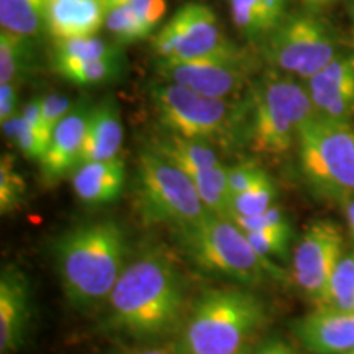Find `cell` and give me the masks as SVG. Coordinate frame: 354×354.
<instances>
[{
    "instance_id": "25",
    "label": "cell",
    "mask_w": 354,
    "mask_h": 354,
    "mask_svg": "<svg viewBox=\"0 0 354 354\" xmlns=\"http://www.w3.org/2000/svg\"><path fill=\"white\" fill-rule=\"evenodd\" d=\"M277 189L269 174L261 179L258 184L245 192L232 198V218L233 216H256L276 205Z\"/></svg>"
},
{
    "instance_id": "45",
    "label": "cell",
    "mask_w": 354,
    "mask_h": 354,
    "mask_svg": "<svg viewBox=\"0 0 354 354\" xmlns=\"http://www.w3.org/2000/svg\"><path fill=\"white\" fill-rule=\"evenodd\" d=\"M344 354H354V349H351V351H348V353H344Z\"/></svg>"
},
{
    "instance_id": "42",
    "label": "cell",
    "mask_w": 354,
    "mask_h": 354,
    "mask_svg": "<svg viewBox=\"0 0 354 354\" xmlns=\"http://www.w3.org/2000/svg\"><path fill=\"white\" fill-rule=\"evenodd\" d=\"M128 0H107L109 3V8H113V7H120V6H125Z\"/></svg>"
},
{
    "instance_id": "32",
    "label": "cell",
    "mask_w": 354,
    "mask_h": 354,
    "mask_svg": "<svg viewBox=\"0 0 354 354\" xmlns=\"http://www.w3.org/2000/svg\"><path fill=\"white\" fill-rule=\"evenodd\" d=\"M234 223L240 227L245 233L250 232H290L289 220L284 212L277 205H272L271 209L266 210L264 214L256 216H233Z\"/></svg>"
},
{
    "instance_id": "43",
    "label": "cell",
    "mask_w": 354,
    "mask_h": 354,
    "mask_svg": "<svg viewBox=\"0 0 354 354\" xmlns=\"http://www.w3.org/2000/svg\"><path fill=\"white\" fill-rule=\"evenodd\" d=\"M351 20H353V33H354V0H351Z\"/></svg>"
},
{
    "instance_id": "12",
    "label": "cell",
    "mask_w": 354,
    "mask_h": 354,
    "mask_svg": "<svg viewBox=\"0 0 354 354\" xmlns=\"http://www.w3.org/2000/svg\"><path fill=\"white\" fill-rule=\"evenodd\" d=\"M172 43L171 61H192L212 56H227L240 53L230 43L216 20L215 12L202 3H187L162 26Z\"/></svg>"
},
{
    "instance_id": "31",
    "label": "cell",
    "mask_w": 354,
    "mask_h": 354,
    "mask_svg": "<svg viewBox=\"0 0 354 354\" xmlns=\"http://www.w3.org/2000/svg\"><path fill=\"white\" fill-rule=\"evenodd\" d=\"M246 236L256 253L263 259H287L290 232H276V230H271V232H250L246 233Z\"/></svg>"
},
{
    "instance_id": "39",
    "label": "cell",
    "mask_w": 354,
    "mask_h": 354,
    "mask_svg": "<svg viewBox=\"0 0 354 354\" xmlns=\"http://www.w3.org/2000/svg\"><path fill=\"white\" fill-rule=\"evenodd\" d=\"M344 214H346L349 230H351L354 236V201H346V203H344Z\"/></svg>"
},
{
    "instance_id": "2",
    "label": "cell",
    "mask_w": 354,
    "mask_h": 354,
    "mask_svg": "<svg viewBox=\"0 0 354 354\" xmlns=\"http://www.w3.org/2000/svg\"><path fill=\"white\" fill-rule=\"evenodd\" d=\"M127 236L115 220H95L57 238L55 259L66 299L91 307L109 299L125 266Z\"/></svg>"
},
{
    "instance_id": "41",
    "label": "cell",
    "mask_w": 354,
    "mask_h": 354,
    "mask_svg": "<svg viewBox=\"0 0 354 354\" xmlns=\"http://www.w3.org/2000/svg\"><path fill=\"white\" fill-rule=\"evenodd\" d=\"M302 2L310 8H322V7L330 6V3H333L335 0H302Z\"/></svg>"
},
{
    "instance_id": "1",
    "label": "cell",
    "mask_w": 354,
    "mask_h": 354,
    "mask_svg": "<svg viewBox=\"0 0 354 354\" xmlns=\"http://www.w3.org/2000/svg\"><path fill=\"white\" fill-rule=\"evenodd\" d=\"M110 320L136 339H156L184 318L183 277L166 256L148 253L123 269L109 295Z\"/></svg>"
},
{
    "instance_id": "36",
    "label": "cell",
    "mask_w": 354,
    "mask_h": 354,
    "mask_svg": "<svg viewBox=\"0 0 354 354\" xmlns=\"http://www.w3.org/2000/svg\"><path fill=\"white\" fill-rule=\"evenodd\" d=\"M21 117L25 118L26 123L33 128L35 133L39 136L44 148L48 149V145H50V138H48L46 131H44L43 127V118H41V99H32L28 100L24 105V109L20 110Z\"/></svg>"
},
{
    "instance_id": "7",
    "label": "cell",
    "mask_w": 354,
    "mask_h": 354,
    "mask_svg": "<svg viewBox=\"0 0 354 354\" xmlns=\"http://www.w3.org/2000/svg\"><path fill=\"white\" fill-rule=\"evenodd\" d=\"M136 187L141 215L149 223L179 228L210 214L187 172L156 149L141 153Z\"/></svg>"
},
{
    "instance_id": "44",
    "label": "cell",
    "mask_w": 354,
    "mask_h": 354,
    "mask_svg": "<svg viewBox=\"0 0 354 354\" xmlns=\"http://www.w3.org/2000/svg\"><path fill=\"white\" fill-rule=\"evenodd\" d=\"M236 354H256V351H250V349H241L240 353H236Z\"/></svg>"
},
{
    "instance_id": "28",
    "label": "cell",
    "mask_w": 354,
    "mask_h": 354,
    "mask_svg": "<svg viewBox=\"0 0 354 354\" xmlns=\"http://www.w3.org/2000/svg\"><path fill=\"white\" fill-rule=\"evenodd\" d=\"M2 131L7 136V140L12 145H15V148L26 156L28 159H35V161H41L46 148L39 140V136L35 133L32 127L26 123V120L21 117L20 112H17L13 117L8 120L2 122Z\"/></svg>"
},
{
    "instance_id": "14",
    "label": "cell",
    "mask_w": 354,
    "mask_h": 354,
    "mask_svg": "<svg viewBox=\"0 0 354 354\" xmlns=\"http://www.w3.org/2000/svg\"><path fill=\"white\" fill-rule=\"evenodd\" d=\"M91 110L87 102H79L57 123L46 153L39 161L41 174L48 183H56L81 165Z\"/></svg>"
},
{
    "instance_id": "9",
    "label": "cell",
    "mask_w": 354,
    "mask_h": 354,
    "mask_svg": "<svg viewBox=\"0 0 354 354\" xmlns=\"http://www.w3.org/2000/svg\"><path fill=\"white\" fill-rule=\"evenodd\" d=\"M330 25L310 13L287 17L268 37L266 56L279 71L310 79L338 56Z\"/></svg>"
},
{
    "instance_id": "19",
    "label": "cell",
    "mask_w": 354,
    "mask_h": 354,
    "mask_svg": "<svg viewBox=\"0 0 354 354\" xmlns=\"http://www.w3.org/2000/svg\"><path fill=\"white\" fill-rule=\"evenodd\" d=\"M123 66V55L91 61H53L56 73L77 86H97L113 81L122 76Z\"/></svg>"
},
{
    "instance_id": "15",
    "label": "cell",
    "mask_w": 354,
    "mask_h": 354,
    "mask_svg": "<svg viewBox=\"0 0 354 354\" xmlns=\"http://www.w3.org/2000/svg\"><path fill=\"white\" fill-rule=\"evenodd\" d=\"M30 323V289L21 271L6 266L0 274V354L24 346Z\"/></svg>"
},
{
    "instance_id": "30",
    "label": "cell",
    "mask_w": 354,
    "mask_h": 354,
    "mask_svg": "<svg viewBox=\"0 0 354 354\" xmlns=\"http://www.w3.org/2000/svg\"><path fill=\"white\" fill-rule=\"evenodd\" d=\"M323 305L354 310V254L343 256L339 261Z\"/></svg>"
},
{
    "instance_id": "34",
    "label": "cell",
    "mask_w": 354,
    "mask_h": 354,
    "mask_svg": "<svg viewBox=\"0 0 354 354\" xmlns=\"http://www.w3.org/2000/svg\"><path fill=\"white\" fill-rule=\"evenodd\" d=\"M266 176H268V172L261 169L259 166L251 165V162H241V165L228 167L227 179L232 198L238 196V194L245 192L250 187H253L254 184H258Z\"/></svg>"
},
{
    "instance_id": "10",
    "label": "cell",
    "mask_w": 354,
    "mask_h": 354,
    "mask_svg": "<svg viewBox=\"0 0 354 354\" xmlns=\"http://www.w3.org/2000/svg\"><path fill=\"white\" fill-rule=\"evenodd\" d=\"M344 253V236L333 221L310 223L297 243L292 271L297 286L308 297L325 304L331 277Z\"/></svg>"
},
{
    "instance_id": "33",
    "label": "cell",
    "mask_w": 354,
    "mask_h": 354,
    "mask_svg": "<svg viewBox=\"0 0 354 354\" xmlns=\"http://www.w3.org/2000/svg\"><path fill=\"white\" fill-rule=\"evenodd\" d=\"M73 107L74 105L71 104L68 97L59 94V92H51V94L41 97V118L48 138L51 140V135L57 123L63 120Z\"/></svg>"
},
{
    "instance_id": "3",
    "label": "cell",
    "mask_w": 354,
    "mask_h": 354,
    "mask_svg": "<svg viewBox=\"0 0 354 354\" xmlns=\"http://www.w3.org/2000/svg\"><path fill=\"white\" fill-rule=\"evenodd\" d=\"M266 322L264 304L243 289L203 294L185 320L179 354H236Z\"/></svg>"
},
{
    "instance_id": "37",
    "label": "cell",
    "mask_w": 354,
    "mask_h": 354,
    "mask_svg": "<svg viewBox=\"0 0 354 354\" xmlns=\"http://www.w3.org/2000/svg\"><path fill=\"white\" fill-rule=\"evenodd\" d=\"M17 95L13 82L0 84V122H6L17 113Z\"/></svg>"
},
{
    "instance_id": "26",
    "label": "cell",
    "mask_w": 354,
    "mask_h": 354,
    "mask_svg": "<svg viewBox=\"0 0 354 354\" xmlns=\"http://www.w3.org/2000/svg\"><path fill=\"white\" fill-rule=\"evenodd\" d=\"M105 26L122 43L140 41V39L148 38L154 30L128 3L110 8L105 19Z\"/></svg>"
},
{
    "instance_id": "18",
    "label": "cell",
    "mask_w": 354,
    "mask_h": 354,
    "mask_svg": "<svg viewBox=\"0 0 354 354\" xmlns=\"http://www.w3.org/2000/svg\"><path fill=\"white\" fill-rule=\"evenodd\" d=\"M123 143V123L117 102L107 97L91 110L82 162L118 158Z\"/></svg>"
},
{
    "instance_id": "22",
    "label": "cell",
    "mask_w": 354,
    "mask_h": 354,
    "mask_svg": "<svg viewBox=\"0 0 354 354\" xmlns=\"http://www.w3.org/2000/svg\"><path fill=\"white\" fill-rule=\"evenodd\" d=\"M46 0H0V25L7 32L37 37L46 28L44 24Z\"/></svg>"
},
{
    "instance_id": "27",
    "label": "cell",
    "mask_w": 354,
    "mask_h": 354,
    "mask_svg": "<svg viewBox=\"0 0 354 354\" xmlns=\"http://www.w3.org/2000/svg\"><path fill=\"white\" fill-rule=\"evenodd\" d=\"M354 87V55H338L315 76L307 79V91H339Z\"/></svg>"
},
{
    "instance_id": "21",
    "label": "cell",
    "mask_w": 354,
    "mask_h": 354,
    "mask_svg": "<svg viewBox=\"0 0 354 354\" xmlns=\"http://www.w3.org/2000/svg\"><path fill=\"white\" fill-rule=\"evenodd\" d=\"M227 171L228 167L220 162L214 167L190 171L187 174L196 184L205 209L214 215L232 218V192L228 187Z\"/></svg>"
},
{
    "instance_id": "35",
    "label": "cell",
    "mask_w": 354,
    "mask_h": 354,
    "mask_svg": "<svg viewBox=\"0 0 354 354\" xmlns=\"http://www.w3.org/2000/svg\"><path fill=\"white\" fill-rule=\"evenodd\" d=\"M127 3L153 28L166 13V0H128Z\"/></svg>"
},
{
    "instance_id": "16",
    "label": "cell",
    "mask_w": 354,
    "mask_h": 354,
    "mask_svg": "<svg viewBox=\"0 0 354 354\" xmlns=\"http://www.w3.org/2000/svg\"><path fill=\"white\" fill-rule=\"evenodd\" d=\"M107 0H46L44 24L56 41L94 37L105 25Z\"/></svg>"
},
{
    "instance_id": "20",
    "label": "cell",
    "mask_w": 354,
    "mask_h": 354,
    "mask_svg": "<svg viewBox=\"0 0 354 354\" xmlns=\"http://www.w3.org/2000/svg\"><path fill=\"white\" fill-rule=\"evenodd\" d=\"M154 149L185 172L207 169V167L220 165L218 154L215 153V149L207 141L189 140L184 138V136L172 135L169 140L162 141Z\"/></svg>"
},
{
    "instance_id": "11",
    "label": "cell",
    "mask_w": 354,
    "mask_h": 354,
    "mask_svg": "<svg viewBox=\"0 0 354 354\" xmlns=\"http://www.w3.org/2000/svg\"><path fill=\"white\" fill-rule=\"evenodd\" d=\"M158 66L166 81L218 99L240 92L251 74V64L248 63L243 51L227 56L159 63Z\"/></svg>"
},
{
    "instance_id": "5",
    "label": "cell",
    "mask_w": 354,
    "mask_h": 354,
    "mask_svg": "<svg viewBox=\"0 0 354 354\" xmlns=\"http://www.w3.org/2000/svg\"><path fill=\"white\" fill-rule=\"evenodd\" d=\"M177 238L194 263L205 271L232 277L248 286L263 282L266 274H277L251 246L246 233L233 218L214 214L177 228Z\"/></svg>"
},
{
    "instance_id": "38",
    "label": "cell",
    "mask_w": 354,
    "mask_h": 354,
    "mask_svg": "<svg viewBox=\"0 0 354 354\" xmlns=\"http://www.w3.org/2000/svg\"><path fill=\"white\" fill-rule=\"evenodd\" d=\"M256 354H297L289 343L281 338H268L254 349Z\"/></svg>"
},
{
    "instance_id": "6",
    "label": "cell",
    "mask_w": 354,
    "mask_h": 354,
    "mask_svg": "<svg viewBox=\"0 0 354 354\" xmlns=\"http://www.w3.org/2000/svg\"><path fill=\"white\" fill-rule=\"evenodd\" d=\"M300 167L323 196L349 201L354 196V130L315 113L299 131Z\"/></svg>"
},
{
    "instance_id": "29",
    "label": "cell",
    "mask_w": 354,
    "mask_h": 354,
    "mask_svg": "<svg viewBox=\"0 0 354 354\" xmlns=\"http://www.w3.org/2000/svg\"><path fill=\"white\" fill-rule=\"evenodd\" d=\"M25 192V179L17 171L12 156H2V161H0V212L2 215L20 209Z\"/></svg>"
},
{
    "instance_id": "17",
    "label": "cell",
    "mask_w": 354,
    "mask_h": 354,
    "mask_svg": "<svg viewBox=\"0 0 354 354\" xmlns=\"http://www.w3.org/2000/svg\"><path fill=\"white\" fill-rule=\"evenodd\" d=\"M125 185V166L118 158L87 161L73 174V190L87 205H104L117 201Z\"/></svg>"
},
{
    "instance_id": "40",
    "label": "cell",
    "mask_w": 354,
    "mask_h": 354,
    "mask_svg": "<svg viewBox=\"0 0 354 354\" xmlns=\"http://www.w3.org/2000/svg\"><path fill=\"white\" fill-rule=\"evenodd\" d=\"M125 354H179L177 351H171V349L154 348V349H141V351H131Z\"/></svg>"
},
{
    "instance_id": "4",
    "label": "cell",
    "mask_w": 354,
    "mask_h": 354,
    "mask_svg": "<svg viewBox=\"0 0 354 354\" xmlns=\"http://www.w3.org/2000/svg\"><path fill=\"white\" fill-rule=\"evenodd\" d=\"M246 140L261 154L289 151L299 131L315 115L308 91L290 77L268 73L251 92Z\"/></svg>"
},
{
    "instance_id": "8",
    "label": "cell",
    "mask_w": 354,
    "mask_h": 354,
    "mask_svg": "<svg viewBox=\"0 0 354 354\" xmlns=\"http://www.w3.org/2000/svg\"><path fill=\"white\" fill-rule=\"evenodd\" d=\"M151 99L159 122L174 135L189 140L207 143L230 140L243 118L225 99L198 94L171 81L153 86Z\"/></svg>"
},
{
    "instance_id": "24",
    "label": "cell",
    "mask_w": 354,
    "mask_h": 354,
    "mask_svg": "<svg viewBox=\"0 0 354 354\" xmlns=\"http://www.w3.org/2000/svg\"><path fill=\"white\" fill-rule=\"evenodd\" d=\"M123 55L120 46L99 37H82L56 41L53 61H91Z\"/></svg>"
},
{
    "instance_id": "13",
    "label": "cell",
    "mask_w": 354,
    "mask_h": 354,
    "mask_svg": "<svg viewBox=\"0 0 354 354\" xmlns=\"http://www.w3.org/2000/svg\"><path fill=\"white\" fill-rule=\"evenodd\" d=\"M292 330L312 354H344L354 349V310L320 305L295 320Z\"/></svg>"
},
{
    "instance_id": "23",
    "label": "cell",
    "mask_w": 354,
    "mask_h": 354,
    "mask_svg": "<svg viewBox=\"0 0 354 354\" xmlns=\"http://www.w3.org/2000/svg\"><path fill=\"white\" fill-rule=\"evenodd\" d=\"M32 63V38L2 30L0 33V84L19 81L28 73Z\"/></svg>"
}]
</instances>
